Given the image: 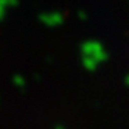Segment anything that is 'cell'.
<instances>
[{
  "instance_id": "4",
  "label": "cell",
  "mask_w": 129,
  "mask_h": 129,
  "mask_svg": "<svg viewBox=\"0 0 129 129\" xmlns=\"http://www.w3.org/2000/svg\"><path fill=\"white\" fill-rule=\"evenodd\" d=\"M2 2L8 6V8H14L17 6V3H19V0H2Z\"/></svg>"
},
{
  "instance_id": "7",
  "label": "cell",
  "mask_w": 129,
  "mask_h": 129,
  "mask_svg": "<svg viewBox=\"0 0 129 129\" xmlns=\"http://www.w3.org/2000/svg\"><path fill=\"white\" fill-rule=\"evenodd\" d=\"M56 129H64V126H56Z\"/></svg>"
},
{
  "instance_id": "5",
  "label": "cell",
  "mask_w": 129,
  "mask_h": 129,
  "mask_svg": "<svg viewBox=\"0 0 129 129\" xmlns=\"http://www.w3.org/2000/svg\"><path fill=\"white\" fill-rule=\"evenodd\" d=\"M78 14H79V19H82V20H84V19H87V13H84V11H79Z\"/></svg>"
},
{
  "instance_id": "1",
  "label": "cell",
  "mask_w": 129,
  "mask_h": 129,
  "mask_svg": "<svg viewBox=\"0 0 129 129\" xmlns=\"http://www.w3.org/2000/svg\"><path fill=\"white\" fill-rule=\"evenodd\" d=\"M81 62L89 72H95L101 64L109 59V53L104 45L98 41H86L81 44Z\"/></svg>"
},
{
  "instance_id": "6",
  "label": "cell",
  "mask_w": 129,
  "mask_h": 129,
  "mask_svg": "<svg viewBox=\"0 0 129 129\" xmlns=\"http://www.w3.org/2000/svg\"><path fill=\"white\" fill-rule=\"evenodd\" d=\"M124 84H126V86H129V75H127V76H126V79H124Z\"/></svg>"
},
{
  "instance_id": "3",
  "label": "cell",
  "mask_w": 129,
  "mask_h": 129,
  "mask_svg": "<svg viewBox=\"0 0 129 129\" xmlns=\"http://www.w3.org/2000/svg\"><path fill=\"white\" fill-rule=\"evenodd\" d=\"M13 84H14L17 89H23V87H25V78L20 76V75H14V78H13Z\"/></svg>"
},
{
  "instance_id": "2",
  "label": "cell",
  "mask_w": 129,
  "mask_h": 129,
  "mask_svg": "<svg viewBox=\"0 0 129 129\" xmlns=\"http://www.w3.org/2000/svg\"><path fill=\"white\" fill-rule=\"evenodd\" d=\"M39 22L48 28H56V26L64 23V14L59 11H50V13H42L39 16Z\"/></svg>"
}]
</instances>
